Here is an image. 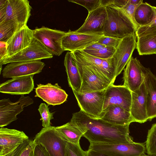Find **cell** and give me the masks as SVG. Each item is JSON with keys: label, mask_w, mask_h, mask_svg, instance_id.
<instances>
[{"label": "cell", "mask_w": 156, "mask_h": 156, "mask_svg": "<svg viewBox=\"0 0 156 156\" xmlns=\"http://www.w3.org/2000/svg\"><path fill=\"white\" fill-rule=\"evenodd\" d=\"M68 1L83 6L87 9L88 13L101 6L100 0H68Z\"/></svg>", "instance_id": "35"}, {"label": "cell", "mask_w": 156, "mask_h": 156, "mask_svg": "<svg viewBox=\"0 0 156 156\" xmlns=\"http://www.w3.org/2000/svg\"><path fill=\"white\" fill-rule=\"evenodd\" d=\"M136 48L140 55L156 54V34L137 37Z\"/></svg>", "instance_id": "27"}, {"label": "cell", "mask_w": 156, "mask_h": 156, "mask_svg": "<svg viewBox=\"0 0 156 156\" xmlns=\"http://www.w3.org/2000/svg\"><path fill=\"white\" fill-rule=\"evenodd\" d=\"M130 113L134 122L143 123L148 120L146 94L144 82L140 87L132 92Z\"/></svg>", "instance_id": "20"}, {"label": "cell", "mask_w": 156, "mask_h": 156, "mask_svg": "<svg viewBox=\"0 0 156 156\" xmlns=\"http://www.w3.org/2000/svg\"><path fill=\"white\" fill-rule=\"evenodd\" d=\"M105 7L107 17L104 35L122 38L136 33L133 23L121 9L109 6Z\"/></svg>", "instance_id": "2"}, {"label": "cell", "mask_w": 156, "mask_h": 156, "mask_svg": "<svg viewBox=\"0 0 156 156\" xmlns=\"http://www.w3.org/2000/svg\"><path fill=\"white\" fill-rule=\"evenodd\" d=\"M41 60L14 62L9 63L2 70L4 78H13L39 73L45 66Z\"/></svg>", "instance_id": "13"}, {"label": "cell", "mask_w": 156, "mask_h": 156, "mask_svg": "<svg viewBox=\"0 0 156 156\" xmlns=\"http://www.w3.org/2000/svg\"><path fill=\"white\" fill-rule=\"evenodd\" d=\"M36 144L43 145L50 156H66L67 142L61 136L55 127H43L35 136Z\"/></svg>", "instance_id": "4"}, {"label": "cell", "mask_w": 156, "mask_h": 156, "mask_svg": "<svg viewBox=\"0 0 156 156\" xmlns=\"http://www.w3.org/2000/svg\"><path fill=\"white\" fill-rule=\"evenodd\" d=\"M146 94L148 120L156 117V76L149 68L141 66Z\"/></svg>", "instance_id": "21"}, {"label": "cell", "mask_w": 156, "mask_h": 156, "mask_svg": "<svg viewBox=\"0 0 156 156\" xmlns=\"http://www.w3.org/2000/svg\"><path fill=\"white\" fill-rule=\"evenodd\" d=\"M141 156H152V155H146L145 154H143V155Z\"/></svg>", "instance_id": "45"}, {"label": "cell", "mask_w": 156, "mask_h": 156, "mask_svg": "<svg viewBox=\"0 0 156 156\" xmlns=\"http://www.w3.org/2000/svg\"><path fill=\"white\" fill-rule=\"evenodd\" d=\"M85 151L86 156H111L105 153L90 149Z\"/></svg>", "instance_id": "42"}, {"label": "cell", "mask_w": 156, "mask_h": 156, "mask_svg": "<svg viewBox=\"0 0 156 156\" xmlns=\"http://www.w3.org/2000/svg\"><path fill=\"white\" fill-rule=\"evenodd\" d=\"M28 137L22 131L0 129V156H9Z\"/></svg>", "instance_id": "16"}, {"label": "cell", "mask_w": 156, "mask_h": 156, "mask_svg": "<svg viewBox=\"0 0 156 156\" xmlns=\"http://www.w3.org/2000/svg\"><path fill=\"white\" fill-rule=\"evenodd\" d=\"M35 88V97H38L45 102L48 105H60L67 100L68 95L58 83L53 85L48 83L45 84H37Z\"/></svg>", "instance_id": "18"}, {"label": "cell", "mask_w": 156, "mask_h": 156, "mask_svg": "<svg viewBox=\"0 0 156 156\" xmlns=\"http://www.w3.org/2000/svg\"><path fill=\"white\" fill-rule=\"evenodd\" d=\"M121 38H116L103 35L97 42L106 47L116 48L118 45Z\"/></svg>", "instance_id": "38"}, {"label": "cell", "mask_w": 156, "mask_h": 156, "mask_svg": "<svg viewBox=\"0 0 156 156\" xmlns=\"http://www.w3.org/2000/svg\"><path fill=\"white\" fill-rule=\"evenodd\" d=\"M143 1V0H129L128 3L133 5H137Z\"/></svg>", "instance_id": "44"}, {"label": "cell", "mask_w": 156, "mask_h": 156, "mask_svg": "<svg viewBox=\"0 0 156 156\" xmlns=\"http://www.w3.org/2000/svg\"><path fill=\"white\" fill-rule=\"evenodd\" d=\"M131 101V91L127 87L112 84L106 89L103 110L109 105H114L130 112Z\"/></svg>", "instance_id": "14"}, {"label": "cell", "mask_w": 156, "mask_h": 156, "mask_svg": "<svg viewBox=\"0 0 156 156\" xmlns=\"http://www.w3.org/2000/svg\"><path fill=\"white\" fill-rule=\"evenodd\" d=\"M89 149L111 156H141L146 151L145 144L134 142L117 144L90 143Z\"/></svg>", "instance_id": "6"}, {"label": "cell", "mask_w": 156, "mask_h": 156, "mask_svg": "<svg viewBox=\"0 0 156 156\" xmlns=\"http://www.w3.org/2000/svg\"><path fill=\"white\" fill-rule=\"evenodd\" d=\"M104 35L76 33L69 30L66 32L62 41L64 50L73 52L85 49L97 42Z\"/></svg>", "instance_id": "15"}, {"label": "cell", "mask_w": 156, "mask_h": 156, "mask_svg": "<svg viewBox=\"0 0 156 156\" xmlns=\"http://www.w3.org/2000/svg\"><path fill=\"white\" fill-rule=\"evenodd\" d=\"M64 65L69 86L73 90L80 92L82 80L77 67L76 60L73 52H67L65 57Z\"/></svg>", "instance_id": "25"}, {"label": "cell", "mask_w": 156, "mask_h": 156, "mask_svg": "<svg viewBox=\"0 0 156 156\" xmlns=\"http://www.w3.org/2000/svg\"><path fill=\"white\" fill-rule=\"evenodd\" d=\"M38 111L40 114L42 126L44 127H48L51 125V120L54 118V113L50 112L48 105L45 103H41L39 106Z\"/></svg>", "instance_id": "33"}, {"label": "cell", "mask_w": 156, "mask_h": 156, "mask_svg": "<svg viewBox=\"0 0 156 156\" xmlns=\"http://www.w3.org/2000/svg\"><path fill=\"white\" fill-rule=\"evenodd\" d=\"M66 32L42 26L34 30V38L53 55L59 56L64 51L62 41Z\"/></svg>", "instance_id": "7"}, {"label": "cell", "mask_w": 156, "mask_h": 156, "mask_svg": "<svg viewBox=\"0 0 156 156\" xmlns=\"http://www.w3.org/2000/svg\"><path fill=\"white\" fill-rule=\"evenodd\" d=\"M36 145L34 140L28 139L25 140L9 156H34Z\"/></svg>", "instance_id": "30"}, {"label": "cell", "mask_w": 156, "mask_h": 156, "mask_svg": "<svg viewBox=\"0 0 156 156\" xmlns=\"http://www.w3.org/2000/svg\"><path fill=\"white\" fill-rule=\"evenodd\" d=\"M69 122L81 131L83 136L90 143L117 144L133 142L129 135V125H114L88 115L81 110L73 114Z\"/></svg>", "instance_id": "1"}, {"label": "cell", "mask_w": 156, "mask_h": 156, "mask_svg": "<svg viewBox=\"0 0 156 156\" xmlns=\"http://www.w3.org/2000/svg\"><path fill=\"white\" fill-rule=\"evenodd\" d=\"M106 90L83 93L73 91L80 110L88 115L99 118L103 110Z\"/></svg>", "instance_id": "8"}, {"label": "cell", "mask_w": 156, "mask_h": 156, "mask_svg": "<svg viewBox=\"0 0 156 156\" xmlns=\"http://www.w3.org/2000/svg\"><path fill=\"white\" fill-rule=\"evenodd\" d=\"M33 34L34 30L30 29L27 25L18 30L6 42L7 53L3 59L12 56L28 46L34 38Z\"/></svg>", "instance_id": "22"}, {"label": "cell", "mask_w": 156, "mask_h": 156, "mask_svg": "<svg viewBox=\"0 0 156 156\" xmlns=\"http://www.w3.org/2000/svg\"><path fill=\"white\" fill-rule=\"evenodd\" d=\"M34 156H50L43 145L37 144L35 149Z\"/></svg>", "instance_id": "39"}, {"label": "cell", "mask_w": 156, "mask_h": 156, "mask_svg": "<svg viewBox=\"0 0 156 156\" xmlns=\"http://www.w3.org/2000/svg\"><path fill=\"white\" fill-rule=\"evenodd\" d=\"M76 59L95 69L110 80L113 84L116 68L112 58L102 59L89 55L82 50L73 52Z\"/></svg>", "instance_id": "11"}, {"label": "cell", "mask_w": 156, "mask_h": 156, "mask_svg": "<svg viewBox=\"0 0 156 156\" xmlns=\"http://www.w3.org/2000/svg\"><path fill=\"white\" fill-rule=\"evenodd\" d=\"M53 55L34 38L30 45L12 56L0 61V68L3 65L17 62L41 60L53 57Z\"/></svg>", "instance_id": "9"}, {"label": "cell", "mask_w": 156, "mask_h": 156, "mask_svg": "<svg viewBox=\"0 0 156 156\" xmlns=\"http://www.w3.org/2000/svg\"><path fill=\"white\" fill-rule=\"evenodd\" d=\"M143 2V1L137 5L131 4L128 3L126 5L121 9L129 17L133 23L136 30V32L139 26L137 25L135 21L134 17L135 14L137 7Z\"/></svg>", "instance_id": "36"}, {"label": "cell", "mask_w": 156, "mask_h": 156, "mask_svg": "<svg viewBox=\"0 0 156 156\" xmlns=\"http://www.w3.org/2000/svg\"><path fill=\"white\" fill-rule=\"evenodd\" d=\"M105 46L104 45L98 43L97 41L90 45L84 49L90 50H95L99 49Z\"/></svg>", "instance_id": "43"}, {"label": "cell", "mask_w": 156, "mask_h": 156, "mask_svg": "<svg viewBox=\"0 0 156 156\" xmlns=\"http://www.w3.org/2000/svg\"><path fill=\"white\" fill-rule=\"evenodd\" d=\"M99 118L110 123L125 126L134 122L129 112L122 107L111 105L103 111Z\"/></svg>", "instance_id": "24"}, {"label": "cell", "mask_w": 156, "mask_h": 156, "mask_svg": "<svg viewBox=\"0 0 156 156\" xmlns=\"http://www.w3.org/2000/svg\"><path fill=\"white\" fill-rule=\"evenodd\" d=\"M145 146L148 155L156 156V123L148 130Z\"/></svg>", "instance_id": "31"}, {"label": "cell", "mask_w": 156, "mask_h": 156, "mask_svg": "<svg viewBox=\"0 0 156 156\" xmlns=\"http://www.w3.org/2000/svg\"><path fill=\"white\" fill-rule=\"evenodd\" d=\"M66 151V156H86L85 151L81 148L80 144L67 142Z\"/></svg>", "instance_id": "37"}, {"label": "cell", "mask_w": 156, "mask_h": 156, "mask_svg": "<svg viewBox=\"0 0 156 156\" xmlns=\"http://www.w3.org/2000/svg\"><path fill=\"white\" fill-rule=\"evenodd\" d=\"M129 0H111L109 6L121 9L128 3Z\"/></svg>", "instance_id": "40"}, {"label": "cell", "mask_w": 156, "mask_h": 156, "mask_svg": "<svg viewBox=\"0 0 156 156\" xmlns=\"http://www.w3.org/2000/svg\"><path fill=\"white\" fill-rule=\"evenodd\" d=\"M24 26L13 20H9L0 24V41L6 42Z\"/></svg>", "instance_id": "29"}, {"label": "cell", "mask_w": 156, "mask_h": 156, "mask_svg": "<svg viewBox=\"0 0 156 156\" xmlns=\"http://www.w3.org/2000/svg\"><path fill=\"white\" fill-rule=\"evenodd\" d=\"M115 49L113 47L105 46L95 50L86 49L82 50L84 52L96 57L102 59H107L112 57Z\"/></svg>", "instance_id": "32"}, {"label": "cell", "mask_w": 156, "mask_h": 156, "mask_svg": "<svg viewBox=\"0 0 156 156\" xmlns=\"http://www.w3.org/2000/svg\"><path fill=\"white\" fill-rule=\"evenodd\" d=\"M107 17L106 7L100 6L88 13L82 25L74 31L77 33L103 34Z\"/></svg>", "instance_id": "17"}, {"label": "cell", "mask_w": 156, "mask_h": 156, "mask_svg": "<svg viewBox=\"0 0 156 156\" xmlns=\"http://www.w3.org/2000/svg\"><path fill=\"white\" fill-rule=\"evenodd\" d=\"M31 9L27 0H0V24L13 20L27 25Z\"/></svg>", "instance_id": "3"}, {"label": "cell", "mask_w": 156, "mask_h": 156, "mask_svg": "<svg viewBox=\"0 0 156 156\" xmlns=\"http://www.w3.org/2000/svg\"><path fill=\"white\" fill-rule=\"evenodd\" d=\"M136 33L121 38L112 58L116 68V77L124 69L136 48Z\"/></svg>", "instance_id": "12"}, {"label": "cell", "mask_w": 156, "mask_h": 156, "mask_svg": "<svg viewBox=\"0 0 156 156\" xmlns=\"http://www.w3.org/2000/svg\"><path fill=\"white\" fill-rule=\"evenodd\" d=\"M7 53L6 43L0 41V61L6 56Z\"/></svg>", "instance_id": "41"}, {"label": "cell", "mask_w": 156, "mask_h": 156, "mask_svg": "<svg viewBox=\"0 0 156 156\" xmlns=\"http://www.w3.org/2000/svg\"><path fill=\"white\" fill-rule=\"evenodd\" d=\"M154 7L156 12L154 18L149 24L139 27L136 32L137 37L149 34H156V7Z\"/></svg>", "instance_id": "34"}, {"label": "cell", "mask_w": 156, "mask_h": 156, "mask_svg": "<svg viewBox=\"0 0 156 156\" xmlns=\"http://www.w3.org/2000/svg\"><path fill=\"white\" fill-rule=\"evenodd\" d=\"M156 15L154 6L145 2L137 7L135 14V20L139 26L147 25L153 20Z\"/></svg>", "instance_id": "26"}, {"label": "cell", "mask_w": 156, "mask_h": 156, "mask_svg": "<svg viewBox=\"0 0 156 156\" xmlns=\"http://www.w3.org/2000/svg\"><path fill=\"white\" fill-rule=\"evenodd\" d=\"M34 76L17 77L8 80L0 84V92L11 95L29 94L34 87Z\"/></svg>", "instance_id": "19"}, {"label": "cell", "mask_w": 156, "mask_h": 156, "mask_svg": "<svg viewBox=\"0 0 156 156\" xmlns=\"http://www.w3.org/2000/svg\"><path fill=\"white\" fill-rule=\"evenodd\" d=\"M141 65L136 58L132 57L124 70L123 85L132 92L138 89L144 82Z\"/></svg>", "instance_id": "23"}, {"label": "cell", "mask_w": 156, "mask_h": 156, "mask_svg": "<svg viewBox=\"0 0 156 156\" xmlns=\"http://www.w3.org/2000/svg\"><path fill=\"white\" fill-rule=\"evenodd\" d=\"M34 103L29 96L22 95L18 101L12 102L9 98L0 100V127H3L16 120L17 116L22 112L24 107Z\"/></svg>", "instance_id": "10"}, {"label": "cell", "mask_w": 156, "mask_h": 156, "mask_svg": "<svg viewBox=\"0 0 156 156\" xmlns=\"http://www.w3.org/2000/svg\"><path fill=\"white\" fill-rule=\"evenodd\" d=\"M76 60L82 80L80 92L83 93L102 90L106 89L110 85L113 84L108 78L95 69Z\"/></svg>", "instance_id": "5"}, {"label": "cell", "mask_w": 156, "mask_h": 156, "mask_svg": "<svg viewBox=\"0 0 156 156\" xmlns=\"http://www.w3.org/2000/svg\"><path fill=\"white\" fill-rule=\"evenodd\" d=\"M55 127L62 137L67 142L80 144V140L83 134L78 128L69 122Z\"/></svg>", "instance_id": "28"}]
</instances>
